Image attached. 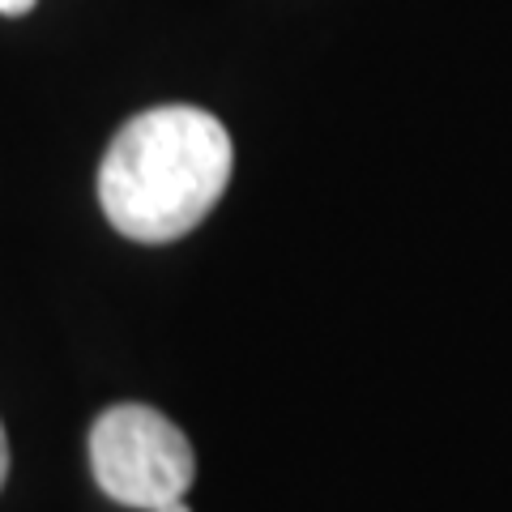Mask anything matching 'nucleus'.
<instances>
[{
    "label": "nucleus",
    "mask_w": 512,
    "mask_h": 512,
    "mask_svg": "<svg viewBox=\"0 0 512 512\" xmlns=\"http://www.w3.org/2000/svg\"><path fill=\"white\" fill-rule=\"evenodd\" d=\"M9 478V436H5V423H0V487Z\"/></svg>",
    "instance_id": "nucleus-4"
},
{
    "label": "nucleus",
    "mask_w": 512,
    "mask_h": 512,
    "mask_svg": "<svg viewBox=\"0 0 512 512\" xmlns=\"http://www.w3.org/2000/svg\"><path fill=\"white\" fill-rule=\"evenodd\" d=\"M90 470L116 504L158 512L184 500L197 474L192 444L167 414L150 406H111L90 427Z\"/></svg>",
    "instance_id": "nucleus-2"
},
{
    "label": "nucleus",
    "mask_w": 512,
    "mask_h": 512,
    "mask_svg": "<svg viewBox=\"0 0 512 512\" xmlns=\"http://www.w3.org/2000/svg\"><path fill=\"white\" fill-rule=\"evenodd\" d=\"M35 5L39 0H0V13H5V18H22V13H30Z\"/></svg>",
    "instance_id": "nucleus-3"
},
{
    "label": "nucleus",
    "mask_w": 512,
    "mask_h": 512,
    "mask_svg": "<svg viewBox=\"0 0 512 512\" xmlns=\"http://www.w3.org/2000/svg\"><path fill=\"white\" fill-rule=\"evenodd\" d=\"M158 512H188V504H184V500H171V504H163Z\"/></svg>",
    "instance_id": "nucleus-5"
},
{
    "label": "nucleus",
    "mask_w": 512,
    "mask_h": 512,
    "mask_svg": "<svg viewBox=\"0 0 512 512\" xmlns=\"http://www.w3.org/2000/svg\"><path fill=\"white\" fill-rule=\"evenodd\" d=\"M231 137L201 107H150L128 120L99 167L107 222L137 244H171L201 227L231 180Z\"/></svg>",
    "instance_id": "nucleus-1"
}]
</instances>
